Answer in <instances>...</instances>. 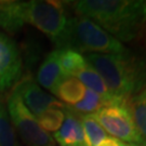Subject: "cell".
<instances>
[{
    "instance_id": "obj_1",
    "label": "cell",
    "mask_w": 146,
    "mask_h": 146,
    "mask_svg": "<svg viewBox=\"0 0 146 146\" xmlns=\"http://www.w3.org/2000/svg\"><path fill=\"white\" fill-rule=\"evenodd\" d=\"M70 3L77 15L92 20L118 41L131 42L144 31L146 5L142 0H79Z\"/></svg>"
},
{
    "instance_id": "obj_2",
    "label": "cell",
    "mask_w": 146,
    "mask_h": 146,
    "mask_svg": "<svg viewBox=\"0 0 146 146\" xmlns=\"http://www.w3.org/2000/svg\"><path fill=\"white\" fill-rule=\"evenodd\" d=\"M69 16L65 2L53 0L0 1V28L16 33L25 24L36 27L61 48Z\"/></svg>"
},
{
    "instance_id": "obj_3",
    "label": "cell",
    "mask_w": 146,
    "mask_h": 146,
    "mask_svg": "<svg viewBox=\"0 0 146 146\" xmlns=\"http://www.w3.org/2000/svg\"><path fill=\"white\" fill-rule=\"evenodd\" d=\"M84 58L118 99L128 101L146 86V55L125 49L117 54L89 53Z\"/></svg>"
},
{
    "instance_id": "obj_4",
    "label": "cell",
    "mask_w": 146,
    "mask_h": 146,
    "mask_svg": "<svg viewBox=\"0 0 146 146\" xmlns=\"http://www.w3.org/2000/svg\"><path fill=\"white\" fill-rule=\"evenodd\" d=\"M60 49H70L87 54H117L125 51L122 42L118 41L92 20L77 14L68 17Z\"/></svg>"
},
{
    "instance_id": "obj_5",
    "label": "cell",
    "mask_w": 146,
    "mask_h": 146,
    "mask_svg": "<svg viewBox=\"0 0 146 146\" xmlns=\"http://www.w3.org/2000/svg\"><path fill=\"white\" fill-rule=\"evenodd\" d=\"M91 116L113 137L130 146H144L127 101L103 106Z\"/></svg>"
},
{
    "instance_id": "obj_6",
    "label": "cell",
    "mask_w": 146,
    "mask_h": 146,
    "mask_svg": "<svg viewBox=\"0 0 146 146\" xmlns=\"http://www.w3.org/2000/svg\"><path fill=\"white\" fill-rule=\"evenodd\" d=\"M7 110L15 132L27 146H55V141L38 123L20 96L12 90L7 101Z\"/></svg>"
},
{
    "instance_id": "obj_7",
    "label": "cell",
    "mask_w": 146,
    "mask_h": 146,
    "mask_svg": "<svg viewBox=\"0 0 146 146\" xmlns=\"http://www.w3.org/2000/svg\"><path fill=\"white\" fill-rule=\"evenodd\" d=\"M22 58L16 43L0 33V93L13 88L22 76Z\"/></svg>"
},
{
    "instance_id": "obj_8",
    "label": "cell",
    "mask_w": 146,
    "mask_h": 146,
    "mask_svg": "<svg viewBox=\"0 0 146 146\" xmlns=\"http://www.w3.org/2000/svg\"><path fill=\"white\" fill-rule=\"evenodd\" d=\"M12 90L20 96L24 105L35 117L49 108L65 107V105L55 96L43 91L36 80L29 76L20 80Z\"/></svg>"
},
{
    "instance_id": "obj_9",
    "label": "cell",
    "mask_w": 146,
    "mask_h": 146,
    "mask_svg": "<svg viewBox=\"0 0 146 146\" xmlns=\"http://www.w3.org/2000/svg\"><path fill=\"white\" fill-rule=\"evenodd\" d=\"M65 119L60 130L53 134V140L60 146H84V129L77 113L64 107Z\"/></svg>"
},
{
    "instance_id": "obj_10",
    "label": "cell",
    "mask_w": 146,
    "mask_h": 146,
    "mask_svg": "<svg viewBox=\"0 0 146 146\" xmlns=\"http://www.w3.org/2000/svg\"><path fill=\"white\" fill-rule=\"evenodd\" d=\"M64 78H66V76L63 73L60 64V51L58 49H55L48 54L38 68L37 84L41 88L54 93L56 87Z\"/></svg>"
},
{
    "instance_id": "obj_11",
    "label": "cell",
    "mask_w": 146,
    "mask_h": 146,
    "mask_svg": "<svg viewBox=\"0 0 146 146\" xmlns=\"http://www.w3.org/2000/svg\"><path fill=\"white\" fill-rule=\"evenodd\" d=\"M75 78L78 79L87 89L93 91L96 94H99L100 96L104 100V102L107 105L115 104V103H118V102L125 101V100H120L118 98H116V96H114L113 94L110 93V91L106 87V84H105L104 80L102 79V77L89 64H87L76 75Z\"/></svg>"
},
{
    "instance_id": "obj_12",
    "label": "cell",
    "mask_w": 146,
    "mask_h": 146,
    "mask_svg": "<svg viewBox=\"0 0 146 146\" xmlns=\"http://www.w3.org/2000/svg\"><path fill=\"white\" fill-rule=\"evenodd\" d=\"M87 88L75 77H66L60 82L54 94L65 106H74L84 99Z\"/></svg>"
},
{
    "instance_id": "obj_13",
    "label": "cell",
    "mask_w": 146,
    "mask_h": 146,
    "mask_svg": "<svg viewBox=\"0 0 146 146\" xmlns=\"http://www.w3.org/2000/svg\"><path fill=\"white\" fill-rule=\"evenodd\" d=\"M142 141L146 146V86L127 101Z\"/></svg>"
},
{
    "instance_id": "obj_14",
    "label": "cell",
    "mask_w": 146,
    "mask_h": 146,
    "mask_svg": "<svg viewBox=\"0 0 146 146\" xmlns=\"http://www.w3.org/2000/svg\"><path fill=\"white\" fill-rule=\"evenodd\" d=\"M60 64L66 77H76V75L88 64L81 53L70 49H58Z\"/></svg>"
},
{
    "instance_id": "obj_15",
    "label": "cell",
    "mask_w": 146,
    "mask_h": 146,
    "mask_svg": "<svg viewBox=\"0 0 146 146\" xmlns=\"http://www.w3.org/2000/svg\"><path fill=\"white\" fill-rule=\"evenodd\" d=\"M79 117L84 129V146H99L107 137V133L91 115H79Z\"/></svg>"
},
{
    "instance_id": "obj_16",
    "label": "cell",
    "mask_w": 146,
    "mask_h": 146,
    "mask_svg": "<svg viewBox=\"0 0 146 146\" xmlns=\"http://www.w3.org/2000/svg\"><path fill=\"white\" fill-rule=\"evenodd\" d=\"M0 146H21L3 101L0 99Z\"/></svg>"
},
{
    "instance_id": "obj_17",
    "label": "cell",
    "mask_w": 146,
    "mask_h": 146,
    "mask_svg": "<svg viewBox=\"0 0 146 146\" xmlns=\"http://www.w3.org/2000/svg\"><path fill=\"white\" fill-rule=\"evenodd\" d=\"M106 105L107 104L105 103L104 100L102 99L99 94L87 89L84 99L76 105L67 106V107L79 115H92Z\"/></svg>"
},
{
    "instance_id": "obj_18",
    "label": "cell",
    "mask_w": 146,
    "mask_h": 146,
    "mask_svg": "<svg viewBox=\"0 0 146 146\" xmlns=\"http://www.w3.org/2000/svg\"><path fill=\"white\" fill-rule=\"evenodd\" d=\"M36 118L38 123L46 132L55 133L56 131L60 130L65 119L64 107L63 108H58V107L49 108L41 113L40 115L37 116Z\"/></svg>"
},
{
    "instance_id": "obj_19",
    "label": "cell",
    "mask_w": 146,
    "mask_h": 146,
    "mask_svg": "<svg viewBox=\"0 0 146 146\" xmlns=\"http://www.w3.org/2000/svg\"><path fill=\"white\" fill-rule=\"evenodd\" d=\"M99 146H130L113 136H107L99 144Z\"/></svg>"
},
{
    "instance_id": "obj_20",
    "label": "cell",
    "mask_w": 146,
    "mask_h": 146,
    "mask_svg": "<svg viewBox=\"0 0 146 146\" xmlns=\"http://www.w3.org/2000/svg\"><path fill=\"white\" fill-rule=\"evenodd\" d=\"M145 5H146V1H145ZM144 31H145V42H146V22H145V26H144Z\"/></svg>"
}]
</instances>
